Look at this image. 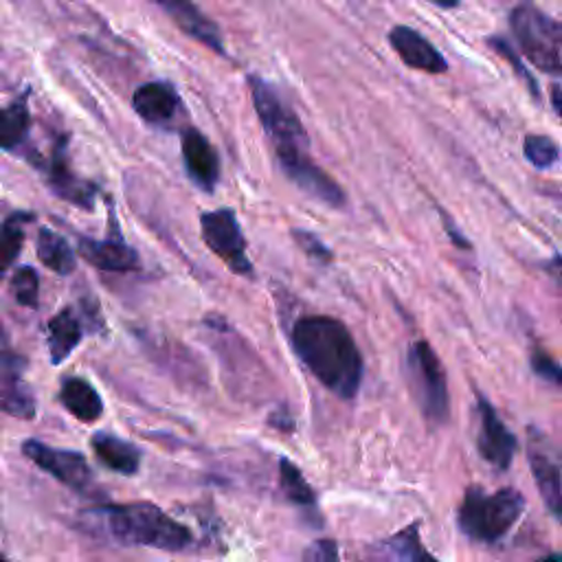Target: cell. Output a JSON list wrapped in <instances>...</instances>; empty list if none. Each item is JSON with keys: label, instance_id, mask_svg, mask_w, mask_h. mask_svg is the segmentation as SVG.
Wrapping results in <instances>:
<instances>
[{"label": "cell", "instance_id": "cell-1", "mask_svg": "<svg viewBox=\"0 0 562 562\" xmlns=\"http://www.w3.org/2000/svg\"><path fill=\"white\" fill-rule=\"evenodd\" d=\"M290 345L303 367L336 397H356L362 384V353L347 329L334 316L310 314L292 323Z\"/></svg>", "mask_w": 562, "mask_h": 562}, {"label": "cell", "instance_id": "cell-2", "mask_svg": "<svg viewBox=\"0 0 562 562\" xmlns=\"http://www.w3.org/2000/svg\"><path fill=\"white\" fill-rule=\"evenodd\" d=\"M92 527L123 547H151L160 551H182L191 544V531L173 520L158 505L147 501L105 505L94 512Z\"/></svg>", "mask_w": 562, "mask_h": 562}, {"label": "cell", "instance_id": "cell-3", "mask_svg": "<svg viewBox=\"0 0 562 562\" xmlns=\"http://www.w3.org/2000/svg\"><path fill=\"white\" fill-rule=\"evenodd\" d=\"M525 512V496L514 487L485 492L470 485L457 509V525L472 542L494 544L518 522Z\"/></svg>", "mask_w": 562, "mask_h": 562}, {"label": "cell", "instance_id": "cell-4", "mask_svg": "<svg viewBox=\"0 0 562 562\" xmlns=\"http://www.w3.org/2000/svg\"><path fill=\"white\" fill-rule=\"evenodd\" d=\"M406 380L424 419L432 428L443 426L450 415L448 378L437 351L426 340L411 342L406 351Z\"/></svg>", "mask_w": 562, "mask_h": 562}, {"label": "cell", "instance_id": "cell-5", "mask_svg": "<svg viewBox=\"0 0 562 562\" xmlns=\"http://www.w3.org/2000/svg\"><path fill=\"white\" fill-rule=\"evenodd\" d=\"M512 29L531 64L562 77V24L533 4H518L512 11Z\"/></svg>", "mask_w": 562, "mask_h": 562}, {"label": "cell", "instance_id": "cell-6", "mask_svg": "<svg viewBox=\"0 0 562 562\" xmlns=\"http://www.w3.org/2000/svg\"><path fill=\"white\" fill-rule=\"evenodd\" d=\"M250 97L255 112L261 121V127L272 143L274 156L283 151H296V149H310L307 132L303 130L299 116L294 110L277 94V90L266 83L261 77L250 75L248 77Z\"/></svg>", "mask_w": 562, "mask_h": 562}, {"label": "cell", "instance_id": "cell-7", "mask_svg": "<svg viewBox=\"0 0 562 562\" xmlns=\"http://www.w3.org/2000/svg\"><path fill=\"white\" fill-rule=\"evenodd\" d=\"M200 233L204 244L213 255H217L231 272L241 277H252V263L246 250V237L239 228L233 209L222 206L200 215Z\"/></svg>", "mask_w": 562, "mask_h": 562}, {"label": "cell", "instance_id": "cell-8", "mask_svg": "<svg viewBox=\"0 0 562 562\" xmlns=\"http://www.w3.org/2000/svg\"><path fill=\"white\" fill-rule=\"evenodd\" d=\"M527 463L544 507L562 522V450L536 426H527Z\"/></svg>", "mask_w": 562, "mask_h": 562}, {"label": "cell", "instance_id": "cell-9", "mask_svg": "<svg viewBox=\"0 0 562 562\" xmlns=\"http://www.w3.org/2000/svg\"><path fill=\"white\" fill-rule=\"evenodd\" d=\"M277 162L285 178L294 182L305 195L314 198L321 204H327L331 209H342L345 204V191L342 187L323 169L318 167L310 149H299V151H285L277 154Z\"/></svg>", "mask_w": 562, "mask_h": 562}, {"label": "cell", "instance_id": "cell-10", "mask_svg": "<svg viewBox=\"0 0 562 562\" xmlns=\"http://www.w3.org/2000/svg\"><path fill=\"white\" fill-rule=\"evenodd\" d=\"M476 450L494 470H507L518 450L516 435L483 393H476Z\"/></svg>", "mask_w": 562, "mask_h": 562}, {"label": "cell", "instance_id": "cell-11", "mask_svg": "<svg viewBox=\"0 0 562 562\" xmlns=\"http://www.w3.org/2000/svg\"><path fill=\"white\" fill-rule=\"evenodd\" d=\"M22 452L29 461H33L37 468L55 476L59 483L72 487V490H88L92 485V470L81 452L77 450H64L53 448L40 439H26L22 443Z\"/></svg>", "mask_w": 562, "mask_h": 562}, {"label": "cell", "instance_id": "cell-12", "mask_svg": "<svg viewBox=\"0 0 562 562\" xmlns=\"http://www.w3.org/2000/svg\"><path fill=\"white\" fill-rule=\"evenodd\" d=\"M44 173H46V182L50 187V191L83 209V211H92L94 209V198H97V184L90 180H81L68 165V154H66V140H59L57 147L50 151V158L44 165Z\"/></svg>", "mask_w": 562, "mask_h": 562}, {"label": "cell", "instance_id": "cell-13", "mask_svg": "<svg viewBox=\"0 0 562 562\" xmlns=\"http://www.w3.org/2000/svg\"><path fill=\"white\" fill-rule=\"evenodd\" d=\"M110 237L108 239H94V237H79L77 241V252L92 263L99 270L108 272H125L138 268V255L136 250L121 237L114 213H110Z\"/></svg>", "mask_w": 562, "mask_h": 562}, {"label": "cell", "instance_id": "cell-14", "mask_svg": "<svg viewBox=\"0 0 562 562\" xmlns=\"http://www.w3.org/2000/svg\"><path fill=\"white\" fill-rule=\"evenodd\" d=\"M180 147H182L184 169H187L191 182L195 187H200L202 191L211 193L220 180V156H217L215 147L195 127H187L182 132Z\"/></svg>", "mask_w": 562, "mask_h": 562}, {"label": "cell", "instance_id": "cell-15", "mask_svg": "<svg viewBox=\"0 0 562 562\" xmlns=\"http://www.w3.org/2000/svg\"><path fill=\"white\" fill-rule=\"evenodd\" d=\"M151 4L160 7L176 24L180 31H184L189 37L202 42L211 50L224 55L222 46V35L217 26L193 4V0H149Z\"/></svg>", "mask_w": 562, "mask_h": 562}, {"label": "cell", "instance_id": "cell-16", "mask_svg": "<svg viewBox=\"0 0 562 562\" xmlns=\"http://www.w3.org/2000/svg\"><path fill=\"white\" fill-rule=\"evenodd\" d=\"M393 50L402 57V61L411 68L430 72V75H439L446 72L448 64L441 57V53L426 40L422 37L417 31L408 29V26H395L389 35Z\"/></svg>", "mask_w": 562, "mask_h": 562}, {"label": "cell", "instance_id": "cell-17", "mask_svg": "<svg viewBox=\"0 0 562 562\" xmlns=\"http://www.w3.org/2000/svg\"><path fill=\"white\" fill-rule=\"evenodd\" d=\"M178 105H180V97L176 88L167 81H147L138 86L132 97L134 112L151 125L169 123L176 116Z\"/></svg>", "mask_w": 562, "mask_h": 562}, {"label": "cell", "instance_id": "cell-18", "mask_svg": "<svg viewBox=\"0 0 562 562\" xmlns=\"http://www.w3.org/2000/svg\"><path fill=\"white\" fill-rule=\"evenodd\" d=\"M90 446L97 459L119 474L132 476L140 468V450L127 439H121L112 432H94Z\"/></svg>", "mask_w": 562, "mask_h": 562}, {"label": "cell", "instance_id": "cell-19", "mask_svg": "<svg viewBox=\"0 0 562 562\" xmlns=\"http://www.w3.org/2000/svg\"><path fill=\"white\" fill-rule=\"evenodd\" d=\"M59 400L64 408L77 417L79 422H97L103 415V402L101 395L94 391V386L83 378H66L59 389Z\"/></svg>", "mask_w": 562, "mask_h": 562}, {"label": "cell", "instance_id": "cell-20", "mask_svg": "<svg viewBox=\"0 0 562 562\" xmlns=\"http://www.w3.org/2000/svg\"><path fill=\"white\" fill-rule=\"evenodd\" d=\"M83 327L70 307L59 310L48 323V353L53 364H61L81 342Z\"/></svg>", "mask_w": 562, "mask_h": 562}, {"label": "cell", "instance_id": "cell-21", "mask_svg": "<svg viewBox=\"0 0 562 562\" xmlns=\"http://www.w3.org/2000/svg\"><path fill=\"white\" fill-rule=\"evenodd\" d=\"M29 130H31V110L26 103V94L0 108V149L4 151L18 149L26 140Z\"/></svg>", "mask_w": 562, "mask_h": 562}, {"label": "cell", "instance_id": "cell-22", "mask_svg": "<svg viewBox=\"0 0 562 562\" xmlns=\"http://www.w3.org/2000/svg\"><path fill=\"white\" fill-rule=\"evenodd\" d=\"M37 257L48 270L57 274H70L75 270L72 248L59 233L50 228H40L37 233Z\"/></svg>", "mask_w": 562, "mask_h": 562}, {"label": "cell", "instance_id": "cell-23", "mask_svg": "<svg viewBox=\"0 0 562 562\" xmlns=\"http://www.w3.org/2000/svg\"><path fill=\"white\" fill-rule=\"evenodd\" d=\"M380 555L393 558V560H435V555L422 544L419 538V525H406L402 531L393 533L378 547Z\"/></svg>", "mask_w": 562, "mask_h": 562}, {"label": "cell", "instance_id": "cell-24", "mask_svg": "<svg viewBox=\"0 0 562 562\" xmlns=\"http://www.w3.org/2000/svg\"><path fill=\"white\" fill-rule=\"evenodd\" d=\"M33 220L35 217L29 211H15L2 220V224H0V274H4L13 266L15 257L22 250V244H24V226Z\"/></svg>", "mask_w": 562, "mask_h": 562}, {"label": "cell", "instance_id": "cell-25", "mask_svg": "<svg viewBox=\"0 0 562 562\" xmlns=\"http://www.w3.org/2000/svg\"><path fill=\"white\" fill-rule=\"evenodd\" d=\"M279 485L290 503L299 507L316 509V494L312 485L305 481L301 470L288 457H279Z\"/></svg>", "mask_w": 562, "mask_h": 562}, {"label": "cell", "instance_id": "cell-26", "mask_svg": "<svg viewBox=\"0 0 562 562\" xmlns=\"http://www.w3.org/2000/svg\"><path fill=\"white\" fill-rule=\"evenodd\" d=\"M0 411L20 419L35 417V395L22 378L0 384Z\"/></svg>", "mask_w": 562, "mask_h": 562}, {"label": "cell", "instance_id": "cell-27", "mask_svg": "<svg viewBox=\"0 0 562 562\" xmlns=\"http://www.w3.org/2000/svg\"><path fill=\"white\" fill-rule=\"evenodd\" d=\"M522 154L536 169H549L560 158V147L544 134H527L522 140Z\"/></svg>", "mask_w": 562, "mask_h": 562}, {"label": "cell", "instance_id": "cell-28", "mask_svg": "<svg viewBox=\"0 0 562 562\" xmlns=\"http://www.w3.org/2000/svg\"><path fill=\"white\" fill-rule=\"evenodd\" d=\"M11 294L18 305L24 307H37L40 296V277L31 266H22L15 270L11 279Z\"/></svg>", "mask_w": 562, "mask_h": 562}, {"label": "cell", "instance_id": "cell-29", "mask_svg": "<svg viewBox=\"0 0 562 562\" xmlns=\"http://www.w3.org/2000/svg\"><path fill=\"white\" fill-rule=\"evenodd\" d=\"M22 369H24V358L11 347L9 334L0 321V384L22 378Z\"/></svg>", "mask_w": 562, "mask_h": 562}, {"label": "cell", "instance_id": "cell-30", "mask_svg": "<svg viewBox=\"0 0 562 562\" xmlns=\"http://www.w3.org/2000/svg\"><path fill=\"white\" fill-rule=\"evenodd\" d=\"M292 239L296 241V246H299L310 259H314V261H318V263H323V266L331 263L334 255H331L329 246H327L316 233H312V231H307V228H292Z\"/></svg>", "mask_w": 562, "mask_h": 562}, {"label": "cell", "instance_id": "cell-31", "mask_svg": "<svg viewBox=\"0 0 562 562\" xmlns=\"http://www.w3.org/2000/svg\"><path fill=\"white\" fill-rule=\"evenodd\" d=\"M529 364L538 378L562 389V364L555 362L547 351H542L540 347H533L531 356H529Z\"/></svg>", "mask_w": 562, "mask_h": 562}, {"label": "cell", "instance_id": "cell-32", "mask_svg": "<svg viewBox=\"0 0 562 562\" xmlns=\"http://www.w3.org/2000/svg\"><path fill=\"white\" fill-rule=\"evenodd\" d=\"M492 46H494V48H496V50H498V53H501V55H503V57L514 66V70H516V72L520 75V79L527 83V88L531 90V94L538 99V83L531 79V75H529V72H527V68L520 64V59L514 55V50L507 46V42H503V40H496V37H494V40H492Z\"/></svg>", "mask_w": 562, "mask_h": 562}, {"label": "cell", "instance_id": "cell-33", "mask_svg": "<svg viewBox=\"0 0 562 562\" xmlns=\"http://www.w3.org/2000/svg\"><path fill=\"white\" fill-rule=\"evenodd\" d=\"M305 560H338V547L334 540H316L310 544V549L303 553Z\"/></svg>", "mask_w": 562, "mask_h": 562}, {"label": "cell", "instance_id": "cell-34", "mask_svg": "<svg viewBox=\"0 0 562 562\" xmlns=\"http://www.w3.org/2000/svg\"><path fill=\"white\" fill-rule=\"evenodd\" d=\"M270 426H274V428H279V430H283V432H290V430L294 428L292 417H290V413H288L285 408H279V411H274V413L270 415Z\"/></svg>", "mask_w": 562, "mask_h": 562}, {"label": "cell", "instance_id": "cell-35", "mask_svg": "<svg viewBox=\"0 0 562 562\" xmlns=\"http://www.w3.org/2000/svg\"><path fill=\"white\" fill-rule=\"evenodd\" d=\"M544 270L562 290V255H553L551 259H547L544 261Z\"/></svg>", "mask_w": 562, "mask_h": 562}, {"label": "cell", "instance_id": "cell-36", "mask_svg": "<svg viewBox=\"0 0 562 562\" xmlns=\"http://www.w3.org/2000/svg\"><path fill=\"white\" fill-rule=\"evenodd\" d=\"M551 103H553V110L558 112V116L562 119V86L551 88Z\"/></svg>", "mask_w": 562, "mask_h": 562}, {"label": "cell", "instance_id": "cell-37", "mask_svg": "<svg viewBox=\"0 0 562 562\" xmlns=\"http://www.w3.org/2000/svg\"><path fill=\"white\" fill-rule=\"evenodd\" d=\"M432 2H437V4H441V7H452L457 0H432Z\"/></svg>", "mask_w": 562, "mask_h": 562}, {"label": "cell", "instance_id": "cell-38", "mask_svg": "<svg viewBox=\"0 0 562 562\" xmlns=\"http://www.w3.org/2000/svg\"><path fill=\"white\" fill-rule=\"evenodd\" d=\"M0 560H4V555H2V553H0Z\"/></svg>", "mask_w": 562, "mask_h": 562}]
</instances>
